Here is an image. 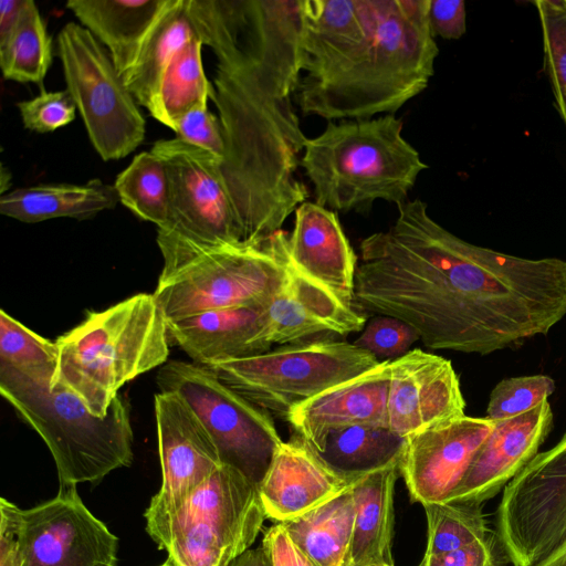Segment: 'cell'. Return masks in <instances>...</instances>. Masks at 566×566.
Returning a JSON list of instances; mask_svg holds the SVG:
<instances>
[{
	"label": "cell",
	"mask_w": 566,
	"mask_h": 566,
	"mask_svg": "<svg viewBox=\"0 0 566 566\" xmlns=\"http://www.w3.org/2000/svg\"><path fill=\"white\" fill-rule=\"evenodd\" d=\"M168 340L167 321L154 295H133L88 313L56 339L55 382L104 417L127 381L167 363Z\"/></svg>",
	"instance_id": "cell-5"
},
{
	"label": "cell",
	"mask_w": 566,
	"mask_h": 566,
	"mask_svg": "<svg viewBox=\"0 0 566 566\" xmlns=\"http://www.w3.org/2000/svg\"><path fill=\"white\" fill-rule=\"evenodd\" d=\"M360 243L353 304L409 324L424 346L489 355L546 335L566 315V261L475 245L421 199Z\"/></svg>",
	"instance_id": "cell-1"
},
{
	"label": "cell",
	"mask_w": 566,
	"mask_h": 566,
	"mask_svg": "<svg viewBox=\"0 0 566 566\" xmlns=\"http://www.w3.org/2000/svg\"><path fill=\"white\" fill-rule=\"evenodd\" d=\"M118 201L115 187L95 178L82 185H39L6 192L0 212L25 223L61 217L84 220L115 208Z\"/></svg>",
	"instance_id": "cell-27"
},
{
	"label": "cell",
	"mask_w": 566,
	"mask_h": 566,
	"mask_svg": "<svg viewBox=\"0 0 566 566\" xmlns=\"http://www.w3.org/2000/svg\"><path fill=\"white\" fill-rule=\"evenodd\" d=\"M496 535L513 566H537L566 547V433L505 485Z\"/></svg>",
	"instance_id": "cell-12"
},
{
	"label": "cell",
	"mask_w": 566,
	"mask_h": 566,
	"mask_svg": "<svg viewBox=\"0 0 566 566\" xmlns=\"http://www.w3.org/2000/svg\"><path fill=\"white\" fill-rule=\"evenodd\" d=\"M52 62V40L34 1L24 0L19 21L0 46L6 78L42 85Z\"/></svg>",
	"instance_id": "cell-32"
},
{
	"label": "cell",
	"mask_w": 566,
	"mask_h": 566,
	"mask_svg": "<svg viewBox=\"0 0 566 566\" xmlns=\"http://www.w3.org/2000/svg\"><path fill=\"white\" fill-rule=\"evenodd\" d=\"M368 566H390V565H386V564H373V565H368Z\"/></svg>",
	"instance_id": "cell-50"
},
{
	"label": "cell",
	"mask_w": 566,
	"mask_h": 566,
	"mask_svg": "<svg viewBox=\"0 0 566 566\" xmlns=\"http://www.w3.org/2000/svg\"><path fill=\"white\" fill-rule=\"evenodd\" d=\"M465 400L450 360L419 348L391 360L386 427L409 436L464 416Z\"/></svg>",
	"instance_id": "cell-16"
},
{
	"label": "cell",
	"mask_w": 566,
	"mask_h": 566,
	"mask_svg": "<svg viewBox=\"0 0 566 566\" xmlns=\"http://www.w3.org/2000/svg\"><path fill=\"white\" fill-rule=\"evenodd\" d=\"M0 394L48 446L60 485L98 483L134 459L128 401L118 395L104 417L62 384L38 382L0 370Z\"/></svg>",
	"instance_id": "cell-7"
},
{
	"label": "cell",
	"mask_w": 566,
	"mask_h": 566,
	"mask_svg": "<svg viewBox=\"0 0 566 566\" xmlns=\"http://www.w3.org/2000/svg\"><path fill=\"white\" fill-rule=\"evenodd\" d=\"M195 35L197 34L186 0H169L146 38L134 65L123 76L135 101L149 113L168 64L176 52Z\"/></svg>",
	"instance_id": "cell-29"
},
{
	"label": "cell",
	"mask_w": 566,
	"mask_h": 566,
	"mask_svg": "<svg viewBox=\"0 0 566 566\" xmlns=\"http://www.w3.org/2000/svg\"><path fill=\"white\" fill-rule=\"evenodd\" d=\"M119 201L143 220L163 229L169 218V178L164 161L151 150L134 157L114 185Z\"/></svg>",
	"instance_id": "cell-33"
},
{
	"label": "cell",
	"mask_w": 566,
	"mask_h": 566,
	"mask_svg": "<svg viewBox=\"0 0 566 566\" xmlns=\"http://www.w3.org/2000/svg\"><path fill=\"white\" fill-rule=\"evenodd\" d=\"M553 428L548 400L531 411L495 421L448 503H483L495 496L538 453Z\"/></svg>",
	"instance_id": "cell-18"
},
{
	"label": "cell",
	"mask_w": 566,
	"mask_h": 566,
	"mask_svg": "<svg viewBox=\"0 0 566 566\" xmlns=\"http://www.w3.org/2000/svg\"><path fill=\"white\" fill-rule=\"evenodd\" d=\"M423 507L428 525L424 555L452 552L491 537L479 504L430 503Z\"/></svg>",
	"instance_id": "cell-35"
},
{
	"label": "cell",
	"mask_w": 566,
	"mask_h": 566,
	"mask_svg": "<svg viewBox=\"0 0 566 566\" xmlns=\"http://www.w3.org/2000/svg\"><path fill=\"white\" fill-rule=\"evenodd\" d=\"M230 566H270L269 558L262 545L250 548L238 557Z\"/></svg>",
	"instance_id": "cell-46"
},
{
	"label": "cell",
	"mask_w": 566,
	"mask_h": 566,
	"mask_svg": "<svg viewBox=\"0 0 566 566\" xmlns=\"http://www.w3.org/2000/svg\"><path fill=\"white\" fill-rule=\"evenodd\" d=\"M379 363L354 343L322 338L206 367L253 403L286 419L295 407Z\"/></svg>",
	"instance_id": "cell-9"
},
{
	"label": "cell",
	"mask_w": 566,
	"mask_h": 566,
	"mask_svg": "<svg viewBox=\"0 0 566 566\" xmlns=\"http://www.w3.org/2000/svg\"><path fill=\"white\" fill-rule=\"evenodd\" d=\"M494 426L464 415L409 436L399 470L412 501L448 503Z\"/></svg>",
	"instance_id": "cell-15"
},
{
	"label": "cell",
	"mask_w": 566,
	"mask_h": 566,
	"mask_svg": "<svg viewBox=\"0 0 566 566\" xmlns=\"http://www.w3.org/2000/svg\"><path fill=\"white\" fill-rule=\"evenodd\" d=\"M429 22L433 36L457 40L467 31L465 2L462 0H430Z\"/></svg>",
	"instance_id": "cell-42"
},
{
	"label": "cell",
	"mask_w": 566,
	"mask_h": 566,
	"mask_svg": "<svg viewBox=\"0 0 566 566\" xmlns=\"http://www.w3.org/2000/svg\"><path fill=\"white\" fill-rule=\"evenodd\" d=\"M419 566H494L491 537L438 555H424Z\"/></svg>",
	"instance_id": "cell-43"
},
{
	"label": "cell",
	"mask_w": 566,
	"mask_h": 566,
	"mask_svg": "<svg viewBox=\"0 0 566 566\" xmlns=\"http://www.w3.org/2000/svg\"><path fill=\"white\" fill-rule=\"evenodd\" d=\"M294 214L286 240L290 262L353 305L357 259L336 213L317 202L304 201Z\"/></svg>",
	"instance_id": "cell-21"
},
{
	"label": "cell",
	"mask_w": 566,
	"mask_h": 566,
	"mask_svg": "<svg viewBox=\"0 0 566 566\" xmlns=\"http://www.w3.org/2000/svg\"><path fill=\"white\" fill-rule=\"evenodd\" d=\"M160 566H176L169 558L166 559V562L164 564H161Z\"/></svg>",
	"instance_id": "cell-49"
},
{
	"label": "cell",
	"mask_w": 566,
	"mask_h": 566,
	"mask_svg": "<svg viewBox=\"0 0 566 566\" xmlns=\"http://www.w3.org/2000/svg\"><path fill=\"white\" fill-rule=\"evenodd\" d=\"M22 566H117L118 539L80 497L76 485H60L55 497L22 510L6 499Z\"/></svg>",
	"instance_id": "cell-14"
},
{
	"label": "cell",
	"mask_w": 566,
	"mask_h": 566,
	"mask_svg": "<svg viewBox=\"0 0 566 566\" xmlns=\"http://www.w3.org/2000/svg\"><path fill=\"white\" fill-rule=\"evenodd\" d=\"M391 360L340 382L295 407L286 417L295 436L315 452L326 437L353 426H385Z\"/></svg>",
	"instance_id": "cell-20"
},
{
	"label": "cell",
	"mask_w": 566,
	"mask_h": 566,
	"mask_svg": "<svg viewBox=\"0 0 566 566\" xmlns=\"http://www.w3.org/2000/svg\"><path fill=\"white\" fill-rule=\"evenodd\" d=\"M168 337L201 366L271 349L265 306L213 310L167 321Z\"/></svg>",
	"instance_id": "cell-23"
},
{
	"label": "cell",
	"mask_w": 566,
	"mask_h": 566,
	"mask_svg": "<svg viewBox=\"0 0 566 566\" xmlns=\"http://www.w3.org/2000/svg\"><path fill=\"white\" fill-rule=\"evenodd\" d=\"M302 44L303 0H244L239 39L217 56L211 98L226 143L221 169L248 243L281 230L307 197L295 177L307 137L291 102Z\"/></svg>",
	"instance_id": "cell-2"
},
{
	"label": "cell",
	"mask_w": 566,
	"mask_h": 566,
	"mask_svg": "<svg viewBox=\"0 0 566 566\" xmlns=\"http://www.w3.org/2000/svg\"><path fill=\"white\" fill-rule=\"evenodd\" d=\"M169 0H70L74 15L107 50L124 76Z\"/></svg>",
	"instance_id": "cell-25"
},
{
	"label": "cell",
	"mask_w": 566,
	"mask_h": 566,
	"mask_svg": "<svg viewBox=\"0 0 566 566\" xmlns=\"http://www.w3.org/2000/svg\"><path fill=\"white\" fill-rule=\"evenodd\" d=\"M157 385L160 392L178 395L192 409L221 464L259 489L283 442L269 412L196 363L167 361L158 371Z\"/></svg>",
	"instance_id": "cell-10"
},
{
	"label": "cell",
	"mask_w": 566,
	"mask_h": 566,
	"mask_svg": "<svg viewBox=\"0 0 566 566\" xmlns=\"http://www.w3.org/2000/svg\"><path fill=\"white\" fill-rule=\"evenodd\" d=\"M417 340H420V337L409 324L396 317L377 315L365 325L354 345L376 358L400 357L408 353Z\"/></svg>",
	"instance_id": "cell-38"
},
{
	"label": "cell",
	"mask_w": 566,
	"mask_h": 566,
	"mask_svg": "<svg viewBox=\"0 0 566 566\" xmlns=\"http://www.w3.org/2000/svg\"><path fill=\"white\" fill-rule=\"evenodd\" d=\"M399 464L366 474L350 483L355 500L352 566H395L392 537L394 493Z\"/></svg>",
	"instance_id": "cell-26"
},
{
	"label": "cell",
	"mask_w": 566,
	"mask_h": 566,
	"mask_svg": "<svg viewBox=\"0 0 566 566\" xmlns=\"http://www.w3.org/2000/svg\"><path fill=\"white\" fill-rule=\"evenodd\" d=\"M533 4L541 23L543 70L566 126V0H536Z\"/></svg>",
	"instance_id": "cell-36"
},
{
	"label": "cell",
	"mask_w": 566,
	"mask_h": 566,
	"mask_svg": "<svg viewBox=\"0 0 566 566\" xmlns=\"http://www.w3.org/2000/svg\"><path fill=\"white\" fill-rule=\"evenodd\" d=\"M150 150L164 161L169 178V218L158 231L199 245L244 242L222 159L177 137L157 140Z\"/></svg>",
	"instance_id": "cell-13"
},
{
	"label": "cell",
	"mask_w": 566,
	"mask_h": 566,
	"mask_svg": "<svg viewBox=\"0 0 566 566\" xmlns=\"http://www.w3.org/2000/svg\"><path fill=\"white\" fill-rule=\"evenodd\" d=\"M59 369V347L0 311V370H12L53 386Z\"/></svg>",
	"instance_id": "cell-34"
},
{
	"label": "cell",
	"mask_w": 566,
	"mask_h": 566,
	"mask_svg": "<svg viewBox=\"0 0 566 566\" xmlns=\"http://www.w3.org/2000/svg\"><path fill=\"white\" fill-rule=\"evenodd\" d=\"M555 389L554 379L546 375L503 379L491 391L486 417L499 421L526 413L548 400Z\"/></svg>",
	"instance_id": "cell-37"
},
{
	"label": "cell",
	"mask_w": 566,
	"mask_h": 566,
	"mask_svg": "<svg viewBox=\"0 0 566 566\" xmlns=\"http://www.w3.org/2000/svg\"><path fill=\"white\" fill-rule=\"evenodd\" d=\"M355 513L349 484L325 503L281 523L317 566H352Z\"/></svg>",
	"instance_id": "cell-28"
},
{
	"label": "cell",
	"mask_w": 566,
	"mask_h": 566,
	"mask_svg": "<svg viewBox=\"0 0 566 566\" xmlns=\"http://www.w3.org/2000/svg\"><path fill=\"white\" fill-rule=\"evenodd\" d=\"M377 0H303L304 77H316L370 32Z\"/></svg>",
	"instance_id": "cell-24"
},
{
	"label": "cell",
	"mask_w": 566,
	"mask_h": 566,
	"mask_svg": "<svg viewBox=\"0 0 566 566\" xmlns=\"http://www.w3.org/2000/svg\"><path fill=\"white\" fill-rule=\"evenodd\" d=\"M1 180H0V186H1V189H0V193L1 196L6 193V190L10 187V179H11V176H10V172L9 170L7 169L6 166H1Z\"/></svg>",
	"instance_id": "cell-48"
},
{
	"label": "cell",
	"mask_w": 566,
	"mask_h": 566,
	"mask_svg": "<svg viewBox=\"0 0 566 566\" xmlns=\"http://www.w3.org/2000/svg\"><path fill=\"white\" fill-rule=\"evenodd\" d=\"M430 0H377L368 35L316 77H302L304 114L332 119L394 115L423 92L439 49L429 22Z\"/></svg>",
	"instance_id": "cell-3"
},
{
	"label": "cell",
	"mask_w": 566,
	"mask_h": 566,
	"mask_svg": "<svg viewBox=\"0 0 566 566\" xmlns=\"http://www.w3.org/2000/svg\"><path fill=\"white\" fill-rule=\"evenodd\" d=\"M154 402L163 483L147 510L167 511L187 500L222 464L208 431L178 395L158 392Z\"/></svg>",
	"instance_id": "cell-17"
},
{
	"label": "cell",
	"mask_w": 566,
	"mask_h": 566,
	"mask_svg": "<svg viewBox=\"0 0 566 566\" xmlns=\"http://www.w3.org/2000/svg\"><path fill=\"white\" fill-rule=\"evenodd\" d=\"M24 0L0 1V46L11 36L23 7Z\"/></svg>",
	"instance_id": "cell-45"
},
{
	"label": "cell",
	"mask_w": 566,
	"mask_h": 566,
	"mask_svg": "<svg viewBox=\"0 0 566 566\" xmlns=\"http://www.w3.org/2000/svg\"><path fill=\"white\" fill-rule=\"evenodd\" d=\"M144 516L147 533L176 566H230L266 518L258 489L224 465L177 507Z\"/></svg>",
	"instance_id": "cell-8"
},
{
	"label": "cell",
	"mask_w": 566,
	"mask_h": 566,
	"mask_svg": "<svg viewBox=\"0 0 566 566\" xmlns=\"http://www.w3.org/2000/svg\"><path fill=\"white\" fill-rule=\"evenodd\" d=\"M202 45L197 35L192 36L176 52L163 75L150 115L171 129L189 112L207 107L213 94L202 66Z\"/></svg>",
	"instance_id": "cell-31"
},
{
	"label": "cell",
	"mask_w": 566,
	"mask_h": 566,
	"mask_svg": "<svg viewBox=\"0 0 566 566\" xmlns=\"http://www.w3.org/2000/svg\"><path fill=\"white\" fill-rule=\"evenodd\" d=\"M395 115L329 122L306 138L300 165L314 187L315 202L331 210H366L375 200L397 206L428 166L402 136Z\"/></svg>",
	"instance_id": "cell-4"
},
{
	"label": "cell",
	"mask_w": 566,
	"mask_h": 566,
	"mask_svg": "<svg viewBox=\"0 0 566 566\" xmlns=\"http://www.w3.org/2000/svg\"><path fill=\"white\" fill-rule=\"evenodd\" d=\"M25 128L49 133L75 118L76 105L69 91L45 92L17 104Z\"/></svg>",
	"instance_id": "cell-39"
},
{
	"label": "cell",
	"mask_w": 566,
	"mask_h": 566,
	"mask_svg": "<svg viewBox=\"0 0 566 566\" xmlns=\"http://www.w3.org/2000/svg\"><path fill=\"white\" fill-rule=\"evenodd\" d=\"M287 233L259 243L199 245L158 231L164 268L153 293L166 321L237 306H265L286 276Z\"/></svg>",
	"instance_id": "cell-6"
},
{
	"label": "cell",
	"mask_w": 566,
	"mask_h": 566,
	"mask_svg": "<svg viewBox=\"0 0 566 566\" xmlns=\"http://www.w3.org/2000/svg\"><path fill=\"white\" fill-rule=\"evenodd\" d=\"M23 559L13 522L0 507V566H22Z\"/></svg>",
	"instance_id": "cell-44"
},
{
	"label": "cell",
	"mask_w": 566,
	"mask_h": 566,
	"mask_svg": "<svg viewBox=\"0 0 566 566\" xmlns=\"http://www.w3.org/2000/svg\"><path fill=\"white\" fill-rule=\"evenodd\" d=\"M172 130L177 134V138L223 160L226 155L223 128L219 116L210 113L207 107L186 114Z\"/></svg>",
	"instance_id": "cell-40"
},
{
	"label": "cell",
	"mask_w": 566,
	"mask_h": 566,
	"mask_svg": "<svg viewBox=\"0 0 566 566\" xmlns=\"http://www.w3.org/2000/svg\"><path fill=\"white\" fill-rule=\"evenodd\" d=\"M348 486L294 436L277 449L258 492L265 517L281 523L305 514Z\"/></svg>",
	"instance_id": "cell-22"
},
{
	"label": "cell",
	"mask_w": 566,
	"mask_h": 566,
	"mask_svg": "<svg viewBox=\"0 0 566 566\" xmlns=\"http://www.w3.org/2000/svg\"><path fill=\"white\" fill-rule=\"evenodd\" d=\"M266 336L273 345L305 342L321 334L345 336L365 327L366 317L289 260L286 276L265 305Z\"/></svg>",
	"instance_id": "cell-19"
},
{
	"label": "cell",
	"mask_w": 566,
	"mask_h": 566,
	"mask_svg": "<svg viewBox=\"0 0 566 566\" xmlns=\"http://www.w3.org/2000/svg\"><path fill=\"white\" fill-rule=\"evenodd\" d=\"M261 545L270 566H317L292 539L282 523L266 530Z\"/></svg>",
	"instance_id": "cell-41"
},
{
	"label": "cell",
	"mask_w": 566,
	"mask_h": 566,
	"mask_svg": "<svg viewBox=\"0 0 566 566\" xmlns=\"http://www.w3.org/2000/svg\"><path fill=\"white\" fill-rule=\"evenodd\" d=\"M406 442L407 438L385 426H353L331 432L315 453L350 484L371 472L400 465Z\"/></svg>",
	"instance_id": "cell-30"
},
{
	"label": "cell",
	"mask_w": 566,
	"mask_h": 566,
	"mask_svg": "<svg viewBox=\"0 0 566 566\" xmlns=\"http://www.w3.org/2000/svg\"><path fill=\"white\" fill-rule=\"evenodd\" d=\"M66 90L95 150L105 161L135 150L145 138V118L103 44L82 24L66 23L57 35Z\"/></svg>",
	"instance_id": "cell-11"
},
{
	"label": "cell",
	"mask_w": 566,
	"mask_h": 566,
	"mask_svg": "<svg viewBox=\"0 0 566 566\" xmlns=\"http://www.w3.org/2000/svg\"><path fill=\"white\" fill-rule=\"evenodd\" d=\"M537 566H566V547Z\"/></svg>",
	"instance_id": "cell-47"
}]
</instances>
